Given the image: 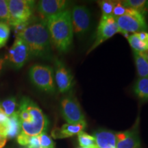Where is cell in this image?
Returning a JSON list of instances; mask_svg holds the SVG:
<instances>
[{
  "instance_id": "obj_1",
  "label": "cell",
  "mask_w": 148,
  "mask_h": 148,
  "mask_svg": "<svg viewBox=\"0 0 148 148\" xmlns=\"http://www.w3.org/2000/svg\"><path fill=\"white\" fill-rule=\"evenodd\" d=\"M25 41L29 48L30 57L44 59L51 57V42L44 20L27 23L16 35Z\"/></svg>"
},
{
  "instance_id": "obj_2",
  "label": "cell",
  "mask_w": 148,
  "mask_h": 148,
  "mask_svg": "<svg viewBox=\"0 0 148 148\" xmlns=\"http://www.w3.org/2000/svg\"><path fill=\"white\" fill-rule=\"evenodd\" d=\"M17 114L21 123V134L27 136H37L47 130L49 121L40 107L29 97L20 101Z\"/></svg>"
},
{
  "instance_id": "obj_3",
  "label": "cell",
  "mask_w": 148,
  "mask_h": 148,
  "mask_svg": "<svg viewBox=\"0 0 148 148\" xmlns=\"http://www.w3.org/2000/svg\"><path fill=\"white\" fill-rule=\"evenodd\" d=\"M51 45L60 53H66L71 49L73 39L71 10H67L49 16L45 20Z\"/></svg>"
},
{
  "instance_id": "obj_4",
  "label": "cell",
  "mask_w": 148,
  "mask_h": 148,
  "mask_svg": "<svg viewBox=\"0 0 148 148\" xmlns=\"http://www.w3.org/2000/svg\"><path fill=\"white\" fill-rule=\"evenodd\" d=\"M10 13L9 25L14 27L28 23L34 13V1L32 0H8Z\"/></svg>"
},
{
  "instance_id": "obj_5",
  "label": "cell",
  "mask_w": 148,
  "mask_h": 148,
  "mask_svg": "<svg viewBox=\"0 0 148 148\" xmlns=\"http://www.w3.org/2000/svg\"><path fill=\"white\" fill-rule=\"evenodd\" d=\"M29 77L32 84L38 89L49 93L55 92L54 74L51 66L34 64L29 68Z\"/></svg>"
},
{
  "instance_id": "obj_6",
  "label": "cell",
  "mask_w": 148,
  "mask_h": 148,
  "mask_svg": "<svg viewBox=\"0 0 148 148\" xmlns=\"http://www.w3.org/2000/svg\"><path fill=\"white\" fill-rule=\"evenodd\" d=\"M115 18L119 29L121 33L127 38L128 33L147 32L148 27L146 23L145 16L138 12L137 11L129 8L128 12L124 15Z\"/></svg>"
},
{
  "instance_id": "obj_7",
  "label": "cell",
  "mask_w": 148,
  "mask_h": 148,
  "mask_svg": "<svg viewBox=\"0 0 148 148\" xmlns=\"http://www.w3.org/2000/svg\"><path fill=\"white\" fill-rule=\"evenodd\" d=\"M60 112L67 123L75 124L86 122L82 108L73 95H66L61 99Z\"/></svg>"
},
{
  "instance_id": "obj_8",
  "label": "cell",
  "mask_w": 148,
  "mask_h": 148,
  "mask_svg": "<svg viewBox=\"0 0 148 148\" xmlns=\"http://www.w3.org/2000/svg\"><path fill=\"white\" fill-rule=\"evenodd\" d=\"M116 33H119V29L115 18L113 16H101L97 29L95 39L87 53L91 52L103 42L109 39Z\"/></svg>"
},
{
  "instance_id": "obj_9",
  "label": "cell",
  "mask_w": 148,
  "mask_h": 148,
  "mask_svg": "<svg viewBox=\"0 0 148 148\" xmlns=\"http://www.w3.org/2000/svg\"><path fill=\"white\" fill-rule=\"evenodd\" d=\"M71 18L73 34L77 37L83 36L88 32L90 25V13L83 5H75L71 11Z\"/></svg>"
},
{
  "instance_id": "obj_10",
  "label": "cell",
  "mask_w": 148,
  "mask_h": 148,
  "mask_svg": "<svg viewBox=\"0 0 148 148\" xmlns=\"http://www.w3.org/2000/svg\"><path fill=\"white\" fill-rule=\"evenodd\" d=\"M30 57L29 48L25 41L16 36L15 40L8 50V59L10 63L16 69L25 65Z\"/></svg>"
},
{
  "instance_id": "obj_11",
  "label": "cell",
  "mask_w": 148,
  "mask_h": 148,
  "mask_svg": "<svg viewBox=\"0 0 148 148\" xmlns=\"http://www.w3.org/2000/svg\"><path fill=\"white\" fill-rule=\"evenodd\" d=\"M69 4V1L65 0H41L38 1L35 8L42 20H45L49 16L67 10Z\"/></svg>"
},
{
  "instance_id": "obj_12",
  "label": "cell",
  "mask_w": 148,
  "mask_h": 148,
  "mask_svg": "<svg viewBox=\"0 0 148 148\" xmlns=\"http://www.w3.org/2000/svg\"><path fill=\"white\" fill-rule=\"evenodd\" d=\"M54 79L59 92L61 93L68 92L73 86V75L63 62L59 60L55 61Z\"/></svg>"
},
{
  "instance_id": "obj_13",
  "label": "cell",
  "mask_w": 148,
  "mask_h": 148,
  "mask_svg": "<svg viewBox=\"0 0 148 148\" xmlns=\"http://www.w3.org/2000/svg\"><path fill=\"white\" fill-rule=\"evenodd\" d=\"M115 137L116 148H140V138L136 127L117 132Z\"/></svg>"
},
{
  "instance_id": "obj_14",
  "label": "cell",
  "mask_w": 148,
  "mask_h": 148,
  "mask_svg": "<svg viewBox=\"0 0 148 148\" xmlns=\"http://www.w3.org/2000/svg\"><path fill=\"white\" fill-rule=\"evenodd\" d=\"M86 127V122L75 123H65L60 127H54L51 131V136L53 138H64L73 136L84 131Z\"/></svg>"
},
{
  "instance_id": "obj_15",
  "label": "cell",
  "mask_w": 148,
  "mask_h": 148,
  "mask_svg": "<svg viewBox=\"0 0 148 148\" xmlns=\"http://www.w3.org/2000/svg\"><path fill=\"white\" fill-rule=\"evenodd\" d=\"M93 136L97 148H116L115 134L111 131L99 130L94 132Z\"/></svg>"
},
{
  "instance_id": "obj_16",
  "label": "cell",
  "mask_w": 148,
  "mask_h": 148,
  "mask_svg": "<svg viewBox=\"0 0 148 148\" xmlns=\"http://www.w3.org/2000/svg\"><path fill=\"white\" fill-rule=\"evenodd\" d=\"M136 70L139 77H148V59L145 52L133 51Z\"/></svg>"
},
{
  "instance_id": "obj_17",
  "label": "cell",
  "mask_w": 148,
  "mask_h": 148,
  "mask_svg": "<svg viewBox=\"0 0 148 148\" xmlns=\"http://www.w3.org/2000/svg\"><path fill=\"white\" fill-rule=\"evenodd\" d=\"M6 136L9 138H14L18 136V135L21 132V123L17 112L9 116L8 118L6 125Z\"/></svg>"
},
{
  "instance_id": "obj_18",
  "label": "cell",
  "mask_w": 148,
  "mask_h": 148,
  "mask_svg": "<svg viewBox=\"0 0 148 148\" xmlns=\"http://www.w3.org/2000/svg\"><path fill=\"white\" fill-rule=\"evenodd\" d=\"M134 92L139 99L148 100V77L138 79L134 86Z\"/></svg>"
},
{
  "instance_id": "obj_19",
  "label": "cell",
  "mask_w": 148,
  "mask_h": 148,
  "mask_svg": "<svg viewBox=\"0 0 148 148\" xmlns=\"http://www.w3.org/2000/svg\"><path fill=\"white\" fill-rule=\"evenodd\" d=\"M125 7L133 9L145 16L148 12V1L147 0H125L121 1Z\"/></svg>"
},
{
  "instance_id": "obj_20",
  "label": "cell",
  "mask_w": 148,
  "mask_h": 148,
  "mask_svg": "<svg viewBox=\"0 0 148 148\" xmlns=\"http://www.w3.org/2000/svg\"><path fill=\"white\" fill-rule=\"evenodd\" d=\"M127 40L133 51L140 52H145L148 51V42L140 39L136 33L129 35Z\"/></svg>"
},
{
  "instance_id": "obj_21",
  "label": "cell",
  "mask_w": 148,
  "mask_h": 148,
  "mask_svg": "<svg viewBox=\"0 0 148 148\" xmlns=\"http://www.w3.org/2000/svg\"><path fill=\"white\" fill-rule=\"evenodd\" d=\"M18 103L16 99L13 97H10L3 100L0 105V108L2 109L3 112L8 117L17 112Z\"/></svg>"
},
{
  "instance_id": "obj_22",
  "label": "cell",
  "mask_w": 148,
  "mask_h": 148,
  "mask_svg": "<svg viewBox=\"0 0 148 148\" xmlns=\"http://www.w3.org/2000/svg\"><path fill=\"white\" fill-rule=\"evenodd\" d=\"M79 145L82 147L97 148L95 143V138L93 136L84 132V131L77 134Z\"/></svg>"
},
{
  "instance_id": "obj_23",
  "label": "cell",
  "mask_w": 148,
  "mask_h": 148,
  "mask_svg": "<svg viewBox=\"0 0 148 148\" xmlns=\"http://www.w3.org/2000/svg\"><path fill=\"white\" fill-rule=\"evenodd\" d=\"M10 25L3 22H0V49L5 45L10 37Z\"/></svg>"
},
{
  "instance_id": "obj_24",
  "label": "cell",
  "mask_w": 148,
  "mask_h": 148,
  "mask_svg": "<svg viewBox=\"0 0 148 148\" xmlns=\"http://www.w3.org/2000/svg\"><path fill=\"white\" fill-rule=\"evenodd\" d=\"M0 22H3L9 25L10 13L7 0H0Z\"/></svg>"
},
{
  "instance_id": "obj_25",
  "label": "cell",
  "mask_w": 148,
  "mask_h": 148,
  "mask_svg": "<svg viewBox=\"0 0 148 148\" xmlns=\"http://www.w3.org/2000/svg\"><path fill=\"white\" fill-rule=\"evenodd\" d=\"M115 2L116 1H108V0L98 1V4L99 5L102 12V16H112Z\"/></svg>"
},
{
  "instance_id": "obj_26",
  "label": "cell",
  "mask_w": 148,
  "mask_h": 148,
  "mask_svg": "<svg viewBox=\"0 0 148 148\" xmlns=\"http://www.w3.org/2000/svg\"><path fill=\"white\" fill-rule=\"evenodd\" d=\"M40 143V148H55V143L51 138L46 133L38 136Z\"/></svg>"
},
{
  "instance_id": "obj_27",
  "label": "cell",
  "mask_w": 148,
  "mask_h": 148,
  "mask_svg": "<svg viewBox=\"0 0 148 148\" xmlns=\"http://www.w3.org/2000/svg\"><path fill=\"white\" fill-rule=\"evenodd\" d=\"M129 8L125 7L124 5L122 4L121 1H116L115 5H114L113 12H112V16L114 17H118L122 15H124L128 12Z\"/></svg>"
},
{
  "instance_id": "obj_28",
  "label": "cell",
  "mask_w": 148,
  "mask_h": 148,
  "mask_svg": "<svg viewBox=\"0 0 148 148\" xmlns=\"http://www.w3.org/2000/svg\"><path fill=\"white\" fill-rule=\"evenodd\" d=\"M27 148H40V143L37 136H29L25 146Z\"/></svg>"
},
{
  "instance_id": "obj_29",
  "label": "cell",
  "mask_w": 148,
  "mask_h": 148,
  "mask_svg": "<svg viewBox=\"0 0 148 148\" xmlns=\"http://www.w3.org/2000/svg\"><path fill=\"white\" fill-rule=\"evenodd\" d=\"M7 139H8V138L5 134L0 133V148H3L4 147L7 142Z\"/></svg>"
},
{
  "instance_id": "obj_30",
  "label": "cell",
  "mask_w": 148,
  "mask_h": 148,
  "mask_svg": "<svg viewBox=\"0 0 148 148\" xmlns=\"http://www.w3.org/2000/svg\"><path fill=\"white\" fill-rule=\"evenodd\" d=\"M8 116L5 115V114L3 112L2 109L0 108V124L6 123L8 121Z\"/></svg>"
},
{
  "instance_id": "obj_31",
  "label": "cell",
  "mask_w": 148,
  "mask_h": 148,
  "mask_svg": "<svg viewBox=\"0 0 148 148\" xmlns=\"http://www.w3.org/2000/svg\"><path fill=\"white\" fill-rule=\"evenodd\" d=\"M3 62H4V60H3V59L0 58V70L2 69V66H3Z\"/></svg>"
},
{
  "instance_id": "obj_32",
  "label": "cell",
  "mask_w": 148,
  "mask_h": 148,
  "mask_svg": "<svg viewBox=\"0 0 148 148\" xmlns=\"http://www.w3.org/2000/svg\"><path fill=\"white\" fill-rule=\"evenodd\" d=\"M79 148H88V147H79Z\"/></svg>"
}]
</instances>
